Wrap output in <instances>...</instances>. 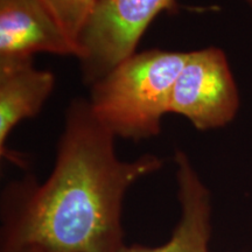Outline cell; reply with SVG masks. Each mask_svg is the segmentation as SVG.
Wrapping results in <instances>:
<instances>
[{
	"label": "cell",
	"mask_w": 252,
	"mask_h": 252,
	"mask_svg": "<svg viewBox=\"0 0 252 252\" xmlns=\"http://www.w3.org/2000/svg\"><path fill=\"white\" fill-rule=\"evenodd\" d=\"M115 135L88 99L71 100L52 172L5 186L0 200V252H122L123 203L132 186L163 167L146 153L119 159Z\"/></svg>",
	"instance_id": "1"
},
{
	"label": "cell",
	"mask_w": 252,
	"mask_h": 252,
	"mask_svg": "<svg viewBox=\"0 0 252 252\" xmlns=\"http://www.w3.org/2000/svg\"><path fill=\"white\" fill-rule=\"evenodd\" d=\"M188 52H135L90 86L94 117L115 138L141 141L159 135L173 88Z\"/></svg>",
	"instance_id": "2"
},
{
	"label": "cell",
	"mask_w": 252,
	"mask_h": 252,
	"mask_svg": "<svg viewBox=\"0 0 252 252\" xmlns=\"http://www.w3.org/2000/svg\"><path fill=\"white\" fill-rule=\"evenodd\" d=\"M175 6V0H102L77 41L82 81L93 86L133 55L154 19Z\"/></svg>",
	"instance_id": "3"
},
{
	"label": "cell",
	"mask_w": 252,
	"mask_h": 252,
	"mask_svg": "<svg viewBox=\"0 0 252 252\" xmlns=\"http://www.w3.org/2000/svg\"><path fill=\"white\" fill-rule=\"evenodd\" d=\"M239 108L241 96L225 53L217 47L188 52L169 113L182 116L198 131H209L229 125Z\"/></svg>",
	"instance_id": "4"
},
{
	"label": "cell",
	"mask_w": 252,
	"mask_h": 252,
	"mask_svg": "<svg viewBox=\"0 0 252 252\" xmlns=\"http://www.w3.org/2000/svg\"><path fill=\"white\" fill-rule=\"evenodd\" d=\"M40 53L77 59L78 48L41 0H0V59Z\"/></svg>",
	"instance_id": "5"
},
{
	"label": "cell",
	"mask_w": 252,
	"mask_h": 252,
	"mask_svg": "<svg viewBox=\"0 0 252 252\" xmlns=\"http://www.w3.org/2000/svg\"><path fill=\"white\" fill-rule=\"evenodd\" d=\"M54 72L39 69L33 58L0 59V156L25 167V158L8 149L7 140L21 122L40 113L54 91Z\"/></svg>",
	"instance_id": "6"
},
{
	"label": "cell",
	"mask_w": 252,
	"mask_h": 252,
	"mask_svg": "<svg viewBox=\"0 0 252 252\" xmlns=\"http://www.w3.org/2000/svg\"><path fill=\"white\" fill-rule=\"evenodd\" d=\"M173 158L180 216L171 237L159 247L126 245L122 252H210L212 195L185 151L176 150Z\"/></svg>",
	"instance_id": "7"
},
{
	"label": "cell",
	"mask_w": 252,
	"mask_h": 252,
	"mask_svg": "<svg viewBox=\"0 0 252 252\" xmlns=\"http://www.w3.org/2000/svg\"><path fill=\"white\" fill-rule=\"evenodd\" d=\"M100 1L102 0H41L60 27L76 45L84 26Z\"/></svg>",
	"instance_id": "8"
},
{
	"label": "cell",
	"mask_w": 252,
	"mask_h": 252,
	"mask_svg": "<svg viewBox=\"0 0 252 252\" xmlns=\"http://www.w3.org/2000/svg\"><path fill=\"white\" fill-rule=\"evenodd\" d=\"M243 1L249 6V7L252 9V0H243Z\"/></svg>",
	"instance_id": "9"
},
{
	"label": "cell",
	"mask_w": 252,
	"mask_h": 252,
	"mask_svg": "<svg viewBox=\"0 0 252 252\" xmlns=\"http://www.w3.org/2000/svg\"><path fill=\"white\" fill-rule=\"evenodd\" d=\"M23 252H41V251L37 250V249H27V250H25Z\"/></svg>",
	"instance_id": "10"
}]
</instances>
